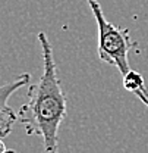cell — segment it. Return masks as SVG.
<instances>
[{"label":"cell","instance_id":"cell-1","mask_svg":"<svg viewBox=\"0 0 148 153\" xmlns=\"http://www.w3.org/2000/svg\"><path fill=\"white\" fill-rule=\"evenodd\" d=\"M43 52V74L28 90V102L19 109L27 134L43 138L44 153H59V128L66 118V94L57 75L53 49L46 33L38 34Z\"/></svg>","mask_w":148,"mask_h":153},{"label":"cell","instance_id":"cell-2","mask_svg":"<svg viewBox=\"0 0 148 153\" xmlns=\"http://www.w3.org/2000/svg\"><path fill=\"white\" fill-rule=\"evenodd\" d=\"M98 27V57L101 62L117 68V71L125 75L129 72L128 55L132 47V41L128 30H122L114 24L109 22L101 9L98 0H87Z\"/></svg>","mask_w":148,"mask_h":153},{"label":"cell","instance_id":"cell-3","mask_svg":"<svg viewBox=\"0 0 148 153\" xmlns=\"http://www.w3.org/2000/svg\"><path fill=\"white\" fill-rule=\"evenodd\" d=\"M29 79H31L29 74H22L18 78H15L13 81L3 84L0 88V134L1 137H6L10 133L13 124L19 119V116L12 111V108L7 106V99L18 88L25 85L27 82H29Z\"/></svg>","mask_w":148,"mask_h":153},{"label":"cell","instance_id":"cell-4","mask_svg":"<svg viewBox=\"0 0 148 153\" xmlns=\"http://www.w3.org/2000/svg\"><path fill=\"white\" fill-rule=\"evenodd\" d=\"M123 76V79H122V82H123V88L126 90V91H130V93H133V94H136L138 91H141L144 87H145V84H144V76L141 75L139 72H136V71H132L130 69L129 72H126Z\"/></svg>","mask_w":148,"mask_h":153},{"label":"cell","instance_id":"cell-5","mask_svg":"<svg viewBox=\"0 0 148 153\" xmlns=\"http://www.w3.org/2000/svg\"><path fill=\"white\" fill-rule=\"evenodd\" d=\"M135 96H136V97H138V99H139V100H141L145 106H147V109H148V88H147V87H144L141 91H138Z\"/></svg>","mask_w":148,"mask_h":153},{"label":"cell","instance_id":"cell-6","mask_svg":"<svg viewBox=\"0 0 148 153\" xmlns=\"http://www.w3.org/2000/svg\"><path fill=\"white\" fill-rule=\"evenodd\" d=\"M1 153H15V150H6L4 149V143H1Z\"/></svg>","mask_w":148,"mask_h":153}]
</instances>
